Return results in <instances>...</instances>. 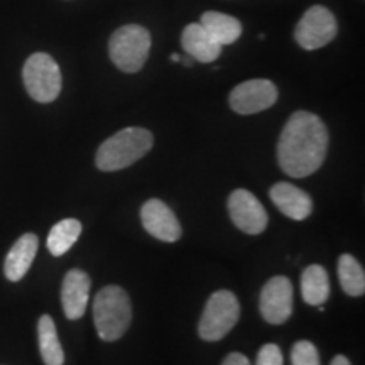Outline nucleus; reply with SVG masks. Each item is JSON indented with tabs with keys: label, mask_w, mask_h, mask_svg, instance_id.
<instances>
[{
	"label": "nucleus",
	"mask_w": 365,
	"mask_h": 365,
	"mask_svg": "<svg viewBox=\"0 0 365 365\" xmlns=\"http://www.w3.org/2000/svg\"><path fill=\"white\" fill-rule=\"evenodd\" d=\"M327 125L312 112L298 110L289 117L277 143V163L291 178H304L322 168L328 153Z\"/></svg>",
	"instance_id": "nucleus-1"
},
{
	"label": "nucleus",
	"mask_w": 365,
	"mask_h": 365,
	"mask_svg": "<svg viewBox=\"0 0 365 365\" xmlns=\"http://www.w3.org/2000/svg\"><path fill=\"white\" fill-rule=\"evenodd\" d=\"M154 135L143 127H127L108 137L98 148L97 168L100 171H120L143 159L153 149Z\"/></svg>",
	"instance_id": "nucleus-2"
},
{
	"label": "nucleus",
	"mask_w": 365,
	"mask_h": 365,
	"mask_svg": "<svg viewBox=\"0 0 365 365\" xmlns=\"http://www.w3.org/2000/svg\"><path fill=\"white\" fill-rule=\"evenodd\" d=\"M93 322L103 341H115L124 336L132 322L129 294L120 286H105L93 301Z\"/></svg>",
	"instance_id": "nucleus-3"
},
{
	"label": "nucleus",
	"mask_w": 365,
	"mask_h": 365,
	"mask_svg": "<svg viewBox=\"0 0 365 365\" xmlns=\"http://www.w3.org/2000/svg\"><path fill=\"white\" fill-rule=\"evenodd\" d=\"M150 34L143 26L127 24L118 27L108 41V54L112 63L124 73L143 70L150 51Z\"/></svg>",
	"instance_id": "nucleus-4"
},
{
	"label": "nucleus",
	"mask_w": 365,
	"mask_h": 365,
	"mask_svg": "<svg viewBox=\"0 0 365 365\" xmlns=\"http://www.w3.org/2000/svg\"><path fill=\"white\" fill-rule=\"evenodd\" d=\"M240 318V304L232 291L220 289L210 296L198 323V335L205 341H218L230 333Z\"/></svg>",
	"instance_id": "nucleus-5"
},
{
	"label": "nucleus",
	"mask_w": 365,
	"mask_h": 365,
	"mask_svg": "<svg viewBox=\"0 0 365 365\" xmlns=\"http://www.w3.org/2000/svg\"><path fill=\"white\" fill-rule=\"evenodd\" d=\"M22 78L29 97L39 103H51L61 93V70L46 53H34L27 58Z\"/></svg>",
	"instance_id": "nucleus-6"
},
{
	"label": "nucleus",
	"mask_w": 365,
	"mask_h": 365,
	"mask_svg": "<svg viewBox=\"0 0 365 365\" xmlns=\"http://www.w3.org/2000/svg\"><path fill=\"white\" fill-rule=\"evenodd\" d=\"M336 26L335 16L323 6H313L303 14L294 27V39L307 51L323 48L335 39Z\"/></svg>",
	"instance_id": "nucleus-7"
},
{
	"label": "nucleus",
	"mask_w": 365,
	"mask_h": 365,
	"mask_svg": "<svg viewBox=\"0 0 365 365\" xmlns=\"http://www.w3.org/2000/svg\"><path fill=\"white\" fill-rule=\"evenodd\" d=\"M232 110L240 115H252L271 108L277 102V88L271 80H247L242 81L232 90L230 98Z\"/></svg>",
	"instance_id": "nucleus-8"
},
{
	"label": "nucleus",
	"mask_w": 365,
	"mask_h": 365,
	"mask_svg": "<svg viewBox=\"0 0 365 365\" xmlns=\"http://www.w3.org/2000/svg\"><path fill=\"white\" fill-rule=\"evenodd\" d=\"M228 213L239 230L259 235L267 228V213L257 196L247 190H235L228 196Z\"/></svg>",
	"instance_id": "nucleus-9"
},
{
	"label": "nucleus",
	"mask_w": 365,
	"mask_h": 365,
	"mask_svg": "<svg viewBox=\"0 0 365 365\" xmlns=\"http://www.w3.org/2000/svg\"><path fill=\"white\" fill-rule=\"evenodd\" d=\"M259 309L271 325H282L293 313V284L284 276L271 277L261 291Z\"/></svg>",
	"instance_id": "nucleus-10"
},
{
	"label": "nucleus",
	"mask_w": 365,
	"mask_h": 365,
	"mask_svg": "<svg viewBox=\"0 0 365 365\" xmlns=\"http://www.w3.org/2000/svg\"><path fill=\"white\" fill-rule=\"evenodd\" d=\"M143 227L154 239L163 242H176L181 237V225L175 212L161 200H148L140 208Z\"/></svg>",
	"instance_id": "nucleus-11"
},
{
	"label": "nucleus",
	"mask_w": 365,
	"mask_h": 365,
	"mask_svg": "<svg viewBox=\"0 0 365 365\" xmlns=\"http://www.w3.org/2000/svg\"><path fill=\"white\" fill-rule=\"evenodd\" d=\"M91 281L81 269L68 271L61 286V304L68 319H80L85 314L90 298Z\"/></svg>",
	"instance_id": "nucleus-12"
},
{
	"label": "nucleus",
	"mask_w": 365,
	"mask_h": 365,
	"mask_svg": "<svg viewBox=\"0 0 365 365\" xmlns=\"http://www.w3.org/2000/svg\"><path fill=\"white\" fill-rule=\"evenodd\" d=\"M269 196L271 202L281 210V213H284L291 220L299 222L312 215V196L291 182H276L269 191Z\"/></svg>",
	"instance_id": "nucleus-13"
},
{
	"label": "nucleus",
	"mask_w": 365,
	"mask_h": 365,
	"mask_svg": "<svg viewBox=\"0 0 365 365\" xmlns=\"http://www.w3.org/2000/svg\"><path fill=\"white\" fill-rule=\"evenodd\" d=\"M181 46L191 59L200 63H213L222 54V48L208 31L200 24H188L181 34Z\"/></svg>",
	"instance_id": "nucleus-14"
},
{
	"label": "nucleus",
	"mask_w": 365,
	"mask_h": 365,
	"mask_svg": "<svg viewBox=\"0 0 365 365\" xmlns=\"http://www.w3.org/2000/svg\"><path fill=\"white\" fill-rule=\"evenodd\" d=\"M38 247L39 240L36 234H24L12 245L6 257V264H4V272L9 281L17 282L26 276L29 267L33 266Z\"/></svg>",
	"instance_id": "nucleus-15"
},
{
	"label": "nucleus",
	"mask_w": 365,
	"mask_h": 365,
	"mask_svg": "<svg viewBox=\"0 0 365 365\" xmlns=\"http://www.w3.org/2000/svg\"><path fill=\"white\" fill-rule=\"evenodd\" d=\"M301 296L312 307H319L330 296V279L327 269L312 264L301 274Z\"/></svg>",
	"instance_id": "nucleus-16"
},
{
	"label": "nucleus",
	"mask_w": 365,
	"mask_h": 365,
	"mask_svg": "<svg viewBox=\"0 0 365 365\" xmlns=\"http://www.w3.org/2000/svg\"><path fill=\"white\" fill-rule=\"evenodd\" d=\"M200 24L208 31V34L220 46L234 44L242 34L240 21L228 16V14L208 11L202 16Z\"/></svg>",
	"instance_id": "nucleus-17"
},
{
	"label": "nucleus",
	"mask_w": 365,
	"mask_h": 365,
	"mask_svg": "<svg viewBox=\"0 0 365 365\" xmlns=\"http://www.w3.org/2000/svg\"><path fill=\"white\" fill-rule=\"evenodd\" d=\"M39 352L46 365H65V352L58 339L56 325L49 314H43L38 323Z\"/></svg>",
	"instance_id": "nucleus-18"
},
{
	"label": "nucleus",
	"mask_w": 365,
	"mask_h": 365,
	"mask_svg": "<svg viewBox=\"0 0 365 365\" xmlns=\"http://www.w3.org/2000/svg\"><path fill=\"white\" fill-rule=\"evenodd\" d=\"M81 223L76 218H65V220L58 222L56 225L51 228L48 235V250L54 257H61L63 254H66L75 242L80 239L81 234Z\"/></svg>",
	"instance_id": "nucleus-19"
},
{
	"label": "nucleus",
	"mask_w": 365,
	"mask_h": 365,
	"mask_svg": "<svg viewBox=\"0 0 365 365\" xmlns=\"http://www.w3.org/2000/svg\"><path fill=\"white\" fill-rule=\"evenodd\" d=\"M339 279L345 294L364 296L365 293V272L357 259L350 254H341L339 259Z\"/></svg>",
	"instance_id": "nucleus-20"
},
{
	"label": "nucleus",
	"mask_w": 365,
	"mask_h": 365,
	"mask_svg": "<svg viewBox=\"0 0 365 365\" xmlns=\"http://www.w3.org/2000/svg\"><path fill=\"white\" fill-rule=\"evenodd\" d=\"M291 364L293 365H319L318 349L308 340L296 341L293 350H291Z\"/></svg>",
	"instance_id": "nucleus-21"
},
{
	"label": "nucleus",
	"mask_w": 365,
	"mask_h": 365,
	"mask_svg": "<svg viewBox=\"0 0 365 365\" xmlns=\"http://www.w3.org/2000/svg\"><path fill=\"white\" fill-rule=\"evenodd\" d=\"M255 365H284L282 360V352L276 344H267L264 345L257 354V360Z\"/></svg>",
	"instance_id": "nucleus-22"
},
{
	"label": "nucleus",
	"mask_w": 365,
	"mask_h": 365,
	"mask_svg": "<svg viewBox=\"0 0 365 365\" xmlns=\"http://www.w3.org/2000/svg\"><path fill=\"white\" fill-rule=\"evenodd\" d=\"M222 365H250V362L244 354L232 352V354L227 355L225 360L222 362Z\"/></svg>",
	"instance_id": "nucleus-23"
},
{
	"label": "nucleus",
	"mask_w": 365,
	"mask_h": 365,
	"mask_svg": "<svg viewBox=\"0 0 365 365\" xmlns=\"http://www.w3.org/2000/svg\"><path fill=\"white\" fill-rule=\"evenodd\" d=\"M330 365H352V364H350V360L346 359L345 355H336V357L331 360Z\"/></svg>",
	"instance_id": "nucleus-24"
},
{
	"label": "nucleus",
	"mask_w": 365,
	"mask_h": 365,
	"mask_svg": "<svg viewBox=\"0 0 365 365\" xmlns=\"http://www.w3.org/2000/svg\"><path fill=\"white\" fill-rule=\"evenodd\" d=\"M171 61H175V63H180L181 61V58H180V54H171Z\"/></svg>",
	"instance_id": "nucleus-25"
}]
</instances>
